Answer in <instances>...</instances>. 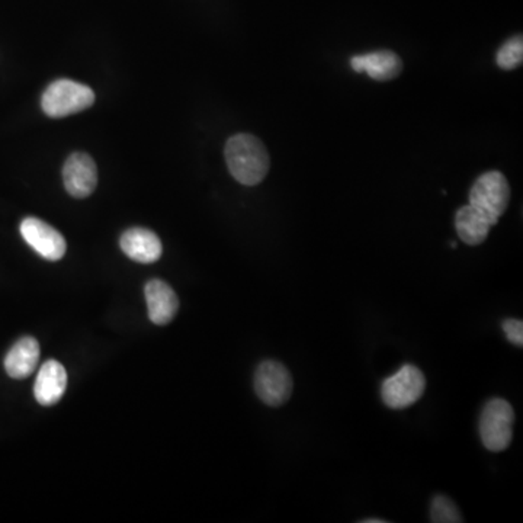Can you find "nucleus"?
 Here are the masks:
<instances>
[{
    "instance_id": "nucleus-1",
    "label": "nucleus",
    "mask_w": 523,
    "mask_h": 523,
    "mask_svg": "<svg viewBox=\"0 0 523 523\" xmlns=\"http://www.w3.org/2000/svg\"><path fill=\"white\" fill-rule=\"evenodd\" d=\"M226 161L231 176L246 187H255L266 178L271 159L264 143L250 134H237L226 144Z\"/></svg>"
},
{
    "instance_id": "nucleus-9",
    "label": "nucleus",
    "mask_w": 523,
    "mask_h": 523,
    "mask_svg": "<svg viewBox=\"0 0 523 523\" xmlns=\"http://www.w3.org/2000/svg\"><path fill=\"white\" fill-rule=\"evenodd\" d=\"M144 294L149 319L153 324L166 326L175 319L179 310V300L172 286L160 279H151L147 282Z\"/></svg>"
},
{
    "instance_id": "nucleus-4",
    "label": "nucleus",
    "mask_w": 523,
    "mask_h": 523,
    "mask_svg": "<svg viewBox=\"0 0 523 523\" xmlns=\"http://www.w3.org/2000/svg\"><path fill=\"white\" fill-rule=\"evenodd\" d=\"M425 390V373L417 366L407 363L383 383L381 397L390 409L402 410L419 402Z\"/></svg>"
},
{
    "instance_id": "nucleus-2",
    "label": "nucleus",
    "mask_w": 523,
    "mask_h": 523,
    "mask_svg": "<svg viewBox=\"0 0 523 523\" xmlns=\"http://www.w3.org/2000/svg\"><path fill=\"white\" fill-rule=\"evenodd\" d=\"M95 102V93L86 84L69 79L53 82L41 99V107L45 115L64 118L88 110Z\"/></svg>"
},
{
    "instance_id": "nucleus-5",
    "label": "nucleus",
    "mask_w": 523,
    "mask_h": 523,
    "mask_svg": "<svg viewBox=\"0 0 523 523\" xmlns=\"http://www.w3.org/2000/svg\"><path fill=\"white\" fill-rule=\"evenodd\" d=\"M508 199H510V188L508 179L498 170H491L479 176L470 190V204L494 221H499V218L505 214Z\"/></svg>"
},
{
    "instance_id": "nucleus-10",
    "label": "nucleus",
    "mask_w": 523,
    "mask_h": 523,
    "mask_svg": "<svg viewBox=\"0 0 523 523\" xmlns=\"http://www.w3.org/2000/svg\"><path fill=\"white\" fill-rule=\"evenodd\" d=\"M122 252L139 264H153L163 253L160 238L153 231L143 228H130L120 238Z\"/></svg>"
},
{
    "instance_id": "nucleus-17",
    "label": "nucleus",
    "mask_w": 523,
    "mask_h": 523,
    "mask_svg": "<svg viewBox=\"0 0 523 523\" xmlns=\"http://www.w3.org/2000/svg\"><path fill=\"white\" fill-rule=\"evenodd\" d=\"M503 332L508 341L512 342L515 346H523V323L522 320L508 319L501 323Z\"/></svg>"
},
{
    "instance_id": "nucleus-18",
    "label": "nucleus",
    "mask_w": 523,
    "mask_h": 523,
    "mask_svg": "<svg viewBox=\"0 0 523 523\" xmlns=\"http://www.w3.org/2000/svg\"><path fill=\"white\" fill-rule=\"evenodd\" d=\"M387 520H381V519H365L363 520V523H385Z\"/></svg>"
},
{
    "instance_id": "nucleus-3",
    "label": "nucleus",
    "mask_w": 523,
    "mask_h": 523,
    "mask_svg": "<svg viewBox=\"0 0 523 523\" xmlns=\"http://www.w3.org/2000/svg\"><path fill=\"white\" fill-rule=\"evenodd\" d=\"M515 412L510 402L503 399H491L479 416V438L484 447L491 452L508 450L512 442Z\"/></svg>"
},
{
    "instance_id": "nucleus-13",
    "label": "nucleus",
    "mask_w": 523,
    "mask_h": 523,
    "mask_svg": "<svg viewBox=\"0 0 523 523\" xmlns=\"http://www.w3.org/2000/svg\"><path fill=\"white\" fill-rule=\"evenodd\" d=\"M40 344L34 337H21L5 358V370L9 377L24 380L33 375L40 361Z\"/></svg>"
},
{
    "instance_id": "nucleus-7",
    "label": "nucleus",
    "mask_w": 523,
    "mask_h": 523,
    "mask_svg": "<svg viewBox=\"0 0 523 523\" xmlns=\"http://www.w3.org/2000/svg\"><path fill=\"white\" fill-rule=\"evenodd\" d=\"M19 230L24 240L44 259L55 262L66 255V240L62 233L45 221L28 217L21 223Z\"/></svg>"
},
{
    "instance_id": "nucleus-11",
    "label": "nucleus",
    "mask_w": 523,
    "mask_h": 523,
    "mask_svg": "<svg viewBox=\"0 0 523 523\" xmlns=\"http://www.w3.org/2000/svg\"><path fill=\"white\" fill-rule=\"evenodd\" d=\"M67 373L62 363L50 359L38 371L34 395L41 406H54L66 392Z\"/></svg>"
},
{
    "instance_id": "nucleus-16",
    "label": "nucleus",
    "mask_w": 523,
    "mask_h": 523,
    "mask_svg": "<svg viewBox=\"0 0 523 523\" xmlns=\"http://www.w3.org/2000/svg\"><path fill=\"white\" fill-rule=\"evenodd\" d=\"M523 60V40L522 35H516L510 38L508 43L501 45L496 55L498 66L503 70H513L522 64Z\"/></svg>"
},
{
    "instance_id": "nucleus-12",
    "label": "nucleus",
    "mask_w": 523,
    "mask_h": 523,
    "mask_svg": "<svg viewBox=\"0 0 523 523\" xmlns=\"http://www.w3.org/2000/svg\"><path fill=\"white\" fill-rule=\"evenodd\" d=\"M351 66L356 73H366L375 81L385 82L402 73V62L394 52L380 50L352 57Z\"/></svg>"
},
{
    "instance_id": "nucleus-8",
    "label": "nucleus",
    "mask_w": 523,
    "mask_h": 523,
    "mask_svg": "<svg viewBox=\"0 0 523 523\" xmlns=\"http://www.w3.org/2000/svg\"><path fill=\"white\" fill-rule=\"evenodd\" d=\"M63 182L67 192L77 199L92 195L98 185V168L86 153H73L63 168Z\"/></svg>"
},
{
    "instance_id": "nucleus-6",
    "label": "nucleus",
    "mask_w": 523,
    "mask_h": 523,
    "mask_svg": "<svg viewBox=\"0 0 523 523\" xmlns=\"http://www.w3.org/2000/svg\"><path fill=\"white\" fill-rule=\"evenodd\" d=\"M293 377L286 366L276 361H265L255 373V392L266 406L279 407L293 394Z\"/></svg>"
},
{
    "instance_id": "nucleus-14",
    "label": "nucleus",
    "mask_w": 523,
    "mask_h": 523,
    "mask_svg": "<svg viewBox=\"0 0 523 523\" xmlns=\"http://www.w3.org/2000/svg\"><path fill=\"white\" fill-rule=\"evenodd\" d=\"M498 221L491 220L490 217L481 213L471 204L465 205L458 209L455 216V228L458 236L465 245L479 246L486 242L490 228L496 226Z\"/></svg>"
},
{
    "instance_id": "nucleus-15",
    "label": "nucleus",
    "mask_w": 523,
    "mask_h": 523,
    "mask_svg": "<svg viewBox=\"0 0 523 523\" xmlns=\"http://www.w3.org/2000/svg\"><path fill=\"white\" fill-rule=\"evenodd\" d=\"M431 522L433 523H460L462 522L461 512L454 501L447 496H435L431 506Z\"/></svg>"
}]
</instances>
